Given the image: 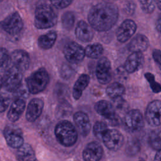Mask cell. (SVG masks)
Returning a JSON list of instances; mask_svg holds the SVG:
<instances>
[{"label":"cell","mask_w":161,"mask_h":161,"mask_svg":"<svg viewBox=\"0 0 161 161\" xmlns=\"http://www.w3.org/2000/svg\"><path fill=\"white\" fill-rule=\"evenodd\" d=\"M96 75L101 84H108L112 78L111 64L107 57H102L98 60L96 68Z\"/></svg>","instance_id":"11"},{"label":"cell","mask_w":161,"mask_h":161,"mask_svg":"<svg viewBox=\"0 0 161 161\" xmlns=\"http://www.w3.org/2000/svg\"><path fill=\"white\" fill-rule=\"evenodd\" d=\"M149 40L144 35L138 34L134 36L128 44V50L132 52H143L149 47Z\"/></svg>","instance_id":"22"},{"label":"cell","mask_w":161,"mask_h":161,"mask_svg":"<svg viewBox=\"0 0 161 161\" xmlns=\"http://www.w3.org/2000/svg\"><path fill=\"white\" fill-rule=\"evenodd\" d=\"M3 1V0H1V1Z\"/></svg>","instance_id":"43"},{"label":"cell","mask_w":161,"mask_h":161,"mask_svg":"<svg viewBox=\"0 0 161 161\" xmlns=\"http://www.w3.org/2000/svg\"><path fill=\"white\" fill-rule=\"evenodd\" d=\"M50 81V76L45 68H40L33 72L26 80L30 93L36 94L45 89Z\"/></svg>","instance_id":"4"},{"label":"cell","mask_w":161,"mask_h":161,"mask_svg":"<svg viewBox=\"0 0 161 161\" xmlns=\"http://www.w3.org/2000/svg\"><path fill=\"white\" fill-rule=\"evenodd\" d=\"M90 82L89 75L81 74L75 81L72 90V96L74 99L78 100L82 96L83 91L88 86Z\"/></svg>","instance_id":"23"},{"label":"cell","mask_w":161,"mask_h":161,"mask_svg":"<svg viewBox=\"0 0 161 161\" xmlns=\"http://www.w3.org/2000/svg\"><path fill=\"white\" fill-rule=\"evenodd\" d=\"M57 19V14L50 5L43 4L35 9L34 25L38 29L51 28L56 25Z\"/></svg>","instance_id":"2"},{"label":"cell","mask_w":161,"mask_h":161,"mask_svg":"<svg viewBox=\"0 0 161 161\" xmlns=\"http://www.w3.org/2000/svg\"><path fill=\"white\" fill-rule=\"evenodd\" d=\"M73 119L80 134L83 136H87L91 128V123L88 115L83 111H77L74 114Z\"/></svg>","instance_id":"18"},{"label":"cell","mask_w":161,"mask_h":161,"mask_svg":"<svg viewBox=\"0 0 161 161\" xmlns=\"http://www.w3.org/2000/svg\"><path fill=\"white\" fill-rule=\"evenodd\" d=\"M57 38V32L54 30L50 31L47 33L39 36L38 39V47L43 50L50 49L55 44Z\"/></svg>","instance_id":"25"},{"label":"cell","mask_w":161,"mask_h":161,"mask_svg":"<svg viewBox=\"0 0 161 161\" xmlns=\"http://www.w3.org/2000/svg\"><path fill=\"white\" fill-rule=\"evenodd\" d=\"M155 26H156V28H157V31H159L160 33H161V13L158 16V18L156 21Z\"/></svg>","instance_id":"40"},{"label":"cell","mask_w":161,"mask_h":161,"mask_svg":"<svg viewBox=\"0 0 161 161\" xmlns=\"http://www.w3.org/2000/svg\"><path fill=\"white\" fill-rule=\"evenodd\" d=\"M26 106V102L23 98H16L11 103L7 117L11 122L18 121L23 113Z\"/></svg>","instance_id":"21"},{"label":"cell","mask_w":161,"mask_h":161,"mask_svg":"<svg viewBox=\"0 0 161 161\" xmlns=\"http://www.w3.org/2000/svg\"><path fill=\"white\" fill-rule=\"evenodd\" d=\"M148 143L154 150L161 149V129L153 130L148 136Z\"/></svg>","instance_id":"28"},{"label":"cell","mask_w":161,"mask_h":161,"mask_svg":"<svg viewBox=\"0 0 161 161\" xmlns=\"http://www.w3.org/2000/svg\"><path fill=\"white\" fill-rule=\"evenodd\" d=\"M10 103V98L8 96H3V94L1 96V112L3 113L8 108Z\"/></svg>","instance_id":"39"},{"label":"cell","mask_w":161,"mask_h":161,"mask_svg":"<svg viewBox=\"0 0 161 161\" xmlns=\"http://www.w3.org/2000/svg\"><path fill=\"white\" fill-rule=\"evenodd\" d=\"M136 28V24L133 20L130 19L124 20L116 31V36L118 41L121 43L127 42L135 34Z\"/></svg>","instance_id":"14"},{"label":"cell","mask_w":161,"mask_h":161,"mask_svg":"<svg viewBox=\"0 0 161 161\" xmlns=\"http://www.w3.org/2000/svg\"><path fill=\"white\" fill-rule=\"evenodd\" d=\"M107 95L111 99H116L121 97L125 92V86L118 82H114L109 85L106 89Z\"/></svg>","instance_id":"26"},{"label":"cell","mask_w":161,"mask_h":161,"mask_svg":"<svg viewBox=\"0 0 161 161\" xmlns=\"http://www.w3.org/2000/svg\"><path fill=\"white\" fill-rule=\"evenodd\" d=\"M145 119L151 126L161 125V101L153 100L147 106L145 111Z\"/></svg>","instance_id":"12"},{"label":"cell","mask_w":161,"mask_h":161,"mask_svg":"<svg viewBox=\"0 0 161 161\" xmlns=\"http://www.w3.org/2000/svg\"><path fill=\"white\" fill-rule=\"evenodd\" d=\"M2 29L10 35L20 33L23 28V19L18 12H14L6 16L1 23Z\"/></svg>","instance_id":"6"},{"label":"cell","mask_w":161,"mask_h":161,"mask_svg":"<svg viewBox=\"0 0 161 161\" xmlns=\"http://www.w3.org/2000/svg\"><path fill=\"white\" fill-rule=\"evenodd\" d=\"M30 64V58L26 51L23 50H15L10 55L9 64L8 67H14L23 72L28 69Z\"/></svg>","instance_id":"13"},{"label":"cell","mask_w":161,"mask_h":161,"mask_svg":"<svg viewBox=\"0 0 161 161\" xmlns=\"http://www.w3.org/2000/svg\"><path fill=\"white\" fill-rule=\"evenodd\" d=\"M123 123L126 128L131 132L140 131L144 125L143 115L138 109H131L127 112Z\"/></svg>","instance_id":"9"},{"label":"cell","mask_w":161,"mask_h":161,"mask_svg":"<svg viewBox=\"0 0 161 161\" xmlns=\"http://www.w3.org/2000/svg\"><path fill=\"white\" fill-rule=\"evenodd\" d=\"M9 59H10V55L8 50L5 48L2 47L1 48V69L2 70H5L9 66Z\"/></svg>","instance_id":"34"},{"label":"cell","mask_w":161,"mask_h":161,"mask_svg":"<svg viewBox=\"0 0 161 161\" xmlns=\"http://www.w3.org/2000/svg\"><path fill=\"white\" fill-rule=\"evenodd\" d=\"M55 135L57 142L64 147L74 145L78 137L75 126L67 120L61 121L57 124L55 128Z\"/></svg>","instance_id":"3"},{"label":"cell","mask_w":161,"mask_h":161,"mask_svg":"<svg viewBox=\"0 0 161 161\" xmlns=\"http://www.w3.org/2000/svg\"><path fill=\"white\" fill-rule=\"evenodd\" d=\"M23 72L13 66H9L4 70L1 76V87L8 92H15L21 86Z\"/></svg>","instance_id":"5"},{"label":"cell","mask_w":161,"mask_h":161,"mask_svg":"<svg viewBox=\"0 0 161 161\" xmlns=\"http://www.w3.org/2000/svg\"><path fill=\"white\" fill-rule=\"evenodd\" d=\"M44 106V102L42 99L33 98L28 104L26 111V119L30 122L36 120L41 115Z\"/></svg>","instance_id":"17"},{"label":"cell","mask_w":161,"mask_h":161,"mask_svg":"<svg viewBox=\"0 0 161 161\" xmlns=\"http://www.w3.org/2000/svg\"><path fill=\"white\" fill-rule=\"evenodd\" d=\"M135 9V4L134 2H133L132 1H127L123 7V10L125 13L128 15H131L132 14H133Z\"/></svg>","instance_id":"36"},{"label":"cell","mask_w":161,"mask_h":161,"mask_svg":"<svg viewBox=\"0 0 161 161\" xmlns=\"http://www.w3.org/2000/svg\"><path fill=\"white\" fill-rule=\"evenodd\" d=\"M145 77L149 82L150 88L155 93H159L161 92V85L157 82L155 79V76L150 72H147L145 74Z\"/></svg>","instance_id":"32"},{"label":"cell","mask_w":161,"mask_h":161,"mask_svg":"<svg viewBox=\"0 0 161 161\" xmlns=\"http://www.w3.org/2000/svg\"><path fill=\"white\" fill-rule=\"evenodd\" d=\"M75 35L78 40L82 42H91L94 36L92 26L84 20L79 21L75 27Z\"/></svg>","instance_id":"19"},{"label":"cell","mask_w":161,"mask_h":161,"mask_svg":"<svg viewBox=\"0 0 161 161\" xmlns=\"http://www.w3.org/2000/svg\"><path fill=\"white\" fill-rule=\"evenodd\" d=\"M152 57L155 62L161 70V50L158 49H154L152 52Z\"/></svg>","instance_id":"38"},{"label":"cell","mask_w":161,"mask_h":161,"mask_svg":"<svg viewBox=\"0 0 161 161\" xmlns=\"http://www.w3.org/2000/svg\"><path fill=\"white\" fill-rule=\"evenodd\" d=\"M51 4L57 9H64L69 6L73 0H50Z\"/></svg>","instance_id":"35"},{"label":"cell","mask_w":161,"mask_h":161,"mask_svg":"<svg viewBox=\"0 0 161 161\" xmlns=\"http://www.w3.org/2000/svg\"><path fill=\"white\" fill-rule=\"evenodd\" d=\"M108 130V127L104 122L97 121L93 126V134L98 140H102L103 136Z\"/></svg>","instance_id":"30"},{"label":"cell","mask_w":161,"mask_h":161,"mask_svg":"<svg viewBox=\"0 0 161 161\" xmlns=\"http://www.w3.org/2000/svg\"><path fill=\"white\" fill-rule=\"evenodd\" d=\"M75 14L72 11H66L62 16V25L64 29L71 30L75 23Z\"/></svg>","instance_id":"29"},{"label":"cell","mask_w":161,"mask_h":161,"mask_svg":"<svg viewBox=\"0 0 161 161\" xmlns=\"http://www.w3.org/2000/svg\"><path fill=\"white\" fill-rule=\"evenodd\" d=\"M103 47L99 43L88 45L85 48L86 56L91 58H99L103 55Z\"/></svg>","instance_id":"27"},{"label":"cell","mask_w":161,"mask_h":161,"mask_svg":"<svg viewBox=\"0 0 161 161\" xmlns=\"http://www.w3.org/2000/svg\"><path fill=\"white\" fill-rule=\"evenodd\" d=\"M139 150V146L136 142H130L127 145L126 151L130 155H134Z\"/></svg>","instance_id":"37"},{"label":"cell","mask_w":161,"mask_h":161,"mask_svg":"<svg viewBox=\"0 0 161 161\" xmlns=\"http://www.w3.org/2000/svg\"><path fill=\"white\" fill-rule=\"evenodd\" d=\"M94 109L101 116L110 121H116L117 115L113 105L108 101L101 100L94 105Z\"/></svg>","instance_id":"16"},{"label":"cell","mask_w":161,"mask_h":161,"mask_svg":"<svg viewBox=\"0 0 161 161\" xmlns=\"http://www.w3.org/2000/svg\"><path fill=\"white\" fill-rule=\"evenodd\" d=\"M141 9L147 14L152 13L155 8L156 0H138Z\"/></svg>","instance_id":"31"},{"label":"cell","mask_w":161,"mask_h":161,"mask_svg":"<svg viewBox=\"0 0 161 161\" xmlns=\"http://www.w3.org/2000/svg\"><path fill=\"white\" fill-rule=\"evenodd\" d=\"M7 144L11 148H19L25 143L23 133L19 128L14 125H8L3 130Z\"/></svg>","instance_id":"7"},{"label":"cell","mask_w":161,"mask_h":161,"mask_svg":"<svg viewBox=\"0 0 161 161\" xmlns=\"http://www.w3.org/2000/svg\"><path fill=\"white\" fill-rule=\"evenodd\" d=\"M153 161H161V149L157 152Z\"/></svg>","instance_id":"41"},{"label":"cell","mask_w":161,"mask_h":161,"mask_svg":"<svg viewBox=\"0 0 161 161\" xmlns=\"http://www.w3.org/2000/svg\"><path fill=\"white\" fill-rule=\"evenodd\" d=\"M156 4L158 8L161 11V0H156Z\"/></svg>","instance_id":"42"},{"label":"cell","mask_w":161,"mask_h":161,"mask_svg":"<svg viewBox=\"0 0 161 161\" xmlns=\"http://www.w3.org/2000/svg\"><path fill=\"white\" fill-rule=\"evenodd\" d=\"M118 16L119 9L115 4L101 2L91 8L87 15V20L94 30L106 31L114 26Z\"/></svg>","instance_id":"1"},{"label":"cell","mask_w":161,"mask_h":161,"mask_svg":"<svg viewBox=\"0 0 161 161\" xmlns=\"http://www.w3.org/2000/svg\"><path fill=\"white\" fill-rule=\"evenodd\" d=\"M60 76L64 79H70L75 74L74 69L67 63L63 64L60 68Z\"/></svg>","instance_id":"33"},{"label":"cell","mask_w":161,"mask_h":161,"mask_svg":"<svg viewBox=\"0 0 161 161\" xmlns=\"http://www.w3.org/2000/svg\"><path fill=\"white\" fill-rule=\"evenodd\" d=\"M63 52L67 61L71 64L80 62L86 55L85 49L75 42H70L65 44Z\"/></svg>","instance_id":"8"},{"label":"cell","mask_w":161,"mask_h":161,"mask_svg":"<svg viewBox=\"0 0 161 161\" xmlns=\"http://www.w3.org/2000/svg\"><path fill=\"white\" fill-rule=\"evenodd\" d=\"M104 145L110 150H118L124 143V136L116 129H109L102 138Z\"/></svg>","instance_id":"10"},{"label":"cell","mask_w":161,"mask_h":161,"mask_svg":"<svg viewBox=\"0 0 161 161\" xmlns=\"http://www.w3.org/2000/svg\"><path fill=\"white\" fill-rule=\"evenodd\" d=\"M103 155V148L97 142L89 143L82 152L84 161H99Z\"/></svg>","instance_id":"15"},{"label":"cell","mask_w":161,"mask_h":161,"mask_svg":"<svg viewBox=\"0 0 161 161\" xmlns=\"http://www.w3.org/2000/svg\"><path fill=\"white\" fill-rule=\"evenodd\" d=\"M16 157L18 161H38L33 148L28 143H24L18 148Z\"/></svg>","instance_id":"24"},{"label":"cell","mask_w":161,"mask_h":161,"mask_svg":"<svg viewBox=\"0 0 161 161\" xmlns=\"http://www.w3.org/2000/svg\"><path fill=\"white\" fill-rule=\"evenodd\" d=\"M144 63V56L141 52H132L126 58L124 69L128 73H133L138 70Z\"/></svg>","instance_id":"20"}]
</instances>
